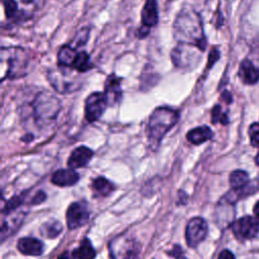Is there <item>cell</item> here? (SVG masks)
Segmentation results:
<instances>
[{
	"label": "cell",
	"mask_w": 259,
	"mask_h": 259,
	"mask_svg": "<svg viewBox=\"0 0 259 259\" xmlns=\"http://www.w3.org/2000/svg\"><path fill=\"white\" fill-rule=\"evenodd\" d=\"M61 108L60 99L46 89H38L23 100L17 113L23 124L41 131L55 125Z\"/></svg>",
	"instance_id": "1"
},
{
	"label": "cell",
	"mask_w": 259,
	"mask_h": 259,
	"mask_svg": "<svg viewBox=\"0 0 259 259\" xmlns=\"http://www.w3.org/2000/svg\"><path fill=\"white\" fill-rule=\"evenodd\" d=\"M173 35L177 44L192 46L201 52L206 48L201 17L189 7H184L177 14L173 24Z\"/></svg>",
	"instance_id": "2"
},
{
	"label": "cell",
	"mask_w": 259,
	"mask_h": 259,
	"mask_svg": "<svg viewBox=\"0 0 259 259\" xmlns=\"http://www.w3.org/2000/svg\"><path fill=\"white\" fill-rule=\"evenodd\" d=\"M180 117L179 110L170 106H158L149 116L146 126V134L149 147L157 151L164 137L178 122Z\"/></svg>",
	"instance_id": "3"
},
{
	"label": "cell",
	"mask_w": 259,
	"mask_h": 259,
	"mask_svg": "<svg viewBox=\"0 0 259 259\" xmlns=\"http://www.w3.org/2000/svg\"><path fill=\"white\" fill-rule=\"evenodd\" d=\"M1 82L6 79H17L24 77L27 72L28 56L20 47H2L0 51Z\"/></svg>",
	"instance_id": "4"
},
{
	"label": "cell",
	"mask_w": 259,
	"mask_h": 259,
	"mask_svg": "<svg viewBox=\"0 0 259 259\" xmlns=\"http://www.w3.org/2000/svg\"><path fill=\"white\" fill-rule=\"evenodd\" d=\"M47 79L54 90L60 94H69L79 90L82 87V82L78 76L71 74L68 69L60 68L50 69L47 74Z\"/></svg>",
	"instance_id": "5"
},
{
	"label": "cell",
	"mask_w": 259,
	"mask_h": 259,
	"mask_svg": "<svg viewBox=\"0 0 259 259\" xmlns=\"http://www.w3.org/2000/svg\"><path fill=\"white\" fill-rule=\"evenodd\" d=\"M196 51L199 50L195 47L177 44V46L172 50L170 55L173 65L178 69H184L189 71L192 70L197 66L199 62V57L196 56Z\"/></svg>",
	"instance_id": "6"
},
{
	"label": "cell",
	"mask_w": 259,
	"mask_h": 259,
	"mask_svg": "<svg viewBox=\"0 0 259 259\" xmlns=\"http://www.w3.org/2000/svg\"><path fill=\"white\" fill-rule=\"evenodd\" d=\"M108 106V100L104 92H92L85 99L84 115L85 119L92 123L100 119Z\"/></svg>",
	"instance_id": "7"
},
{
	"label": "cell",
	"mask_w": 259,
	"mask_h": 259,
	"mask_svg": "<svg viewBox=\"0 0 259 259\" xmlns=\"http://www.w3.org/2000/svg\"><path fill=\"white\" fill-rule=\"evenodd\" d=\"M141 26L137 35L139 38H145L150 33L151 27L155 26L159 20L157 0H146L141 12Z\"/></svg>",
	"instance_id": "8"
},
{
	"label": "cell",
	"mask_w": 259,
	"mask_h": 259,
	"mask_svg": "<svg viewBox=\"0 0 259 259\" xmlns=\"http://www.w3.org/2000/svg\"><path fill=\"white\" fill-rule=\"evenodd\" d=\"M207 235V224L202 218L191 219L185 230V239L187 245L191 248L198 246Z\"/></svg>",
	"instance_id": "9"
},
{
	"label": "cell",
	"mask_w": 259,
	"mask_h": 259,
	"mask_svg": "<svg viewBox=\"0 0 259 259\" xmlns=\"http://www.w3.org/2000/svg\"><path fill=\"white\" fill-rule=\"evenodd\" d=\"M233 233L241 240H250L259 233V221L253 217L245 215L232 225Z\"/></svg>",
	"instance_id": "10"
},
{
	"label": "cell",
	"mask_w": 259,
	"mask_h": 259,
	"mask_svg": "<svg viewBox=\"0 0 259 259\" xmlns=\"http://www.w3.org/2000/svg\"><path fill=\"white\" fill-rule=\"evenodd\" d=\"M90 212L85 203L73 202L67 209V225L70 230L77 229L87 223Z\"/></svg>",
	"instance_id": "11"
},
{
	"label": "cell",
	"mask_w": 259,
	"mask_h": 259,
	"mask_svg": "<svg viewBox=\"0 0 259 259\" xmlns=\"http://www.w3.org/2000/svg\"><path fill=\"white\" fill-rule=\"evenodd\" d=\"M104 93L108 100V105L112 106L118 103L122 97L121 78L116 76L114 73L110 74L105 81Z\"/></svg>",
	"instance_id": "12"
},
{
	"label": "cell",
	"mask_w": 259,
	"mask_h": 259,
	"mask_svg": "<svg viewBox=\"0 0 259 259\" xmlns=\"http://www.w3.org/2000/svg\"><path fill=\"white\" fill-rule=\"evenodd\" d=\"M111 259H132L134 255V244L121 237L116 238L109 246Z\"/></svg>",
	"instance_id": "13"
},
{
	"label": "cell",
	"mask_w": 259,
	"mask_h": 259,
	"mask_svg": "<svg viewBox=\"0 0 259 259\" xmlns=\"http://www.w3.org/2000/svg\"><path fill=\"white\" fill-rule=\"evenodd\" d=\"M93 157V151L86 147V146H80L74 149L69 156L68 159V166L70 169H77L85 167L90 160Z\"/></svg>",
	"instance_id": "14"
},
{
	"label": "cell",
	"mask_w": 259,
	"mask_h": 259,
	"mask_svg": "<svg viewBox=\"0 0 259 259\" xmlns=\"http://www.w3.org/2000/svg\"><path fill=\"white\" fill-rule=\"evenodd\" d=\"M18 250L24 255L39 256L44 252V244L35 238H21L17 244Z\"/></svg>",
	"instance_id": "15"
},
{
	"label": "cell",
	"mask_w": 259,
	"mask_h": 259,
	"mask_svg": "<svg viewBox=\"0 0 259 259\" xmlns=\"http://www.w3.org/2000/svg\"><path fill=\"white\" fill-rule=\"evenodd\" d=\"M238 74L242 82L245 84L253 85L259 81V68L255 67L249 60L242 61Z\"/></svg>",
	"instance_id": "16"
},
{
	"label": "cell",
	"mask_w": 259,
	"mask_h": 259,
	"mask_svg": "<svg viewBox=\"0 0 259 259\" xmlns=\"http://www.w3.org/2000/svg\"><path fill=\"white\" fill-rule=\"evenodd\" d=\"M79 181V174L74 169H60L52 176V182L55 185L64 187L72 186Z\"/></svg>",
	"instance_id": "17"
},
{
	"label": "cell",
	"mask_w": 259,
	"mask_h": 259,
	"mask_svg": "<svg viewBox=\"0 0 259 259\" xmlns=\"http://www.w3.org/2000/svg\"><path fill=\"white\" fill-rule=\"evenodd\" d=\"M77 49L72 47L70 44L64 45L60 48L57 55L58 67L65 69H72L73 64L77 58Z\"/></svg>",
	"instance_id": "18"
},
{
	"label": "cell",
	"mask_w": 259,
	"mask_h": 259,
	"mask_svg": "<svg viewBox=\"0 0 259 259\" xmlns=\"http://www.w3.org/2000/svg\"><path fill=\"white\" fill-rule=\"evenodd\" d=\"M213 134L209 126L207 125H200L194 128H191L186 134V139L192 145H201L206 141L212 138Z\"/></svg>",
	"instance_id": "19"
},
{
	"label": "cell",
	"mask_w": 259,
	"mask_h": 259,
	"mask_svg": "<svg viewBox=\"0 0 259 259\" xmlns=\"http://www.w3.org/2000/svg\"><path fill=\"white\" fill-rule=\"evenodd\" d=\"M73 259H94L96 252L88 239H84L80 246L72 253Z\"/></svg>",
	"instance_id": "20"
},
{
	"label": "cell",
	"mask_w": 259,
	"mask_h": 259,
	"mask_svg": "<svg viewBox=\"0 0 259 259\" xmlns=\"http://www.w3.org/2000/svg\"><path fill=\"white\" fill-rule=\"evenodd\" d=\"M92 67H93V65L91 64L90 55L86 51L78 52L77 58L73 64L72 69L77 71L78 73H85V72L91 70Z\"/></svg>",
	"instance_id": "21"
},
{
	"label": "cell",
	"mask_w": 259,
	"mask_h": 259,
	"mask_svg": "<svg viewBox=\"0 0 259 259\" xmlns=\"http://www.w3.org/2000/svg\"><path fill=\"white\" fill-rule=\"evenodd\" d=\"M229 181L233 189H241L249 184V175L244 170H235L230 174Z\"/></svg>",
	"instance_id": "22"
},
{
	"label": "cell",
	"mask_w": 259,
	"mask_h": 259,
	"mask_svg": "<svg viewBox=\"0 0 259 259\" xmlns=\"http://www.w3.org/2000/svg\"><path fill=\"white\" fill-rule=\"evenodd\" d=\"M93 191L97 195L105 196L108 195L112 190H113V185L109 180H107L104 177H97L92 181L91 185Z\"/></svg>",
	"instance_id": "23"
},
{
	"label": "cell",
	"mask_w": 259,
	"mask_h": 259,
	"mask_svg": "<svg viewBox=\"0 0 259 259\" xmlns=\"http://www.w3.org/2000/svg\"><path fill=\"white\" fill-rule=\"evenodd\" d=\"M89 34H90V28L89 27H82L81 29H79L77 31V33L75 34L72 42L70 44L72 47H74L75 49H79L83 46H85V44L88 41L89 38Z\"/></svg>",
	"instance_id": "24"
},
{
	"label": "cell",
	"mask_w": 259,
	"mask_h": 259,
	"mask_svg": "<svg viewBox=\"0 0 259 259\" xmlns=\"http://www.w3.org/2000/svg\"><path fill=\"white\" fill-rule=\"evenodd\" d=\"M4 12L7 19H16L18 16V5L15 0H2Z\"/></svg>",
	"instance_id": "25"
},
{
	"label": "cell",
	"mask_w": 259,
	"mask_h": 259,
	"mask_svg": "<svg viewBox=\"0 0 259 259\" xmlns=\"http://www.w3.org/2000/svg\"><path fill=\"white\" fill-rule=\"evenodd\" d=\"M211 122L213 124L221 122L222 124H225V125L229 123V118L227 113L222 111V107L219 104L214 105L211 109Z\"/></svg>",
	"instance_id": "26"
},
{
	"label": "cell",
	"mask_w": 259,
	"mask_h": 259,
	"mask_svg": "<svg viewBox=\"0 0 259 259\" xmlns=\"http://www.w3.org/2000/svg\"><path fill=\"white\" fill-rule=\"evenodd\" d=\"M45 228V234L47 237L54 238L59 235V233L62 231V226L59 222H53V223H48L47 227Z\"/></svg>",
	"instance_id": "27"
},
{
	"label": "cell",
	"mask_w": 259,
	"mask_h": 259,
	"mask_svg": "<svg viewBox=\"0 0 259 259\" xmlns=\"http://www.w3.org/2000/svg\"><path fill=\"white\" fill-rule=\"evenodd\" d=\"M251 144L254 147L259 148V122L252 123L248 130Z\"/></svg>",
	"instance_id": "28"
},
{
	"label": "cell",
	"mask_w": 259,
	"mask_h": 259,
	"mask_svg": "<svg viewBox=\"0 0 259 259\" xmlns=\"http://www.w3.org/2000/svg\"><path fill=\"white\" fill-rule=\"evenodd\" d=\"M220 58V52L217 49H212L209 56H208V64H207V69H209V67H211L217 60Z\"/></svg>",
	"instance_id": "29"
},
{
	"label": "cell",
	"mask_w": 259,
	"mask_h": 259,
	"mask_svg": "<svg viewBox=\"0 0 259 259\" xmlns=\"http://www.w3.org/2000/svg\"><path fill=\"white\" fill-rule=\"evenodd\" d=\"M169 254L172 255L173 257H175L176 259H185V257L183 256V252H182L181 247L177 246V245L174 246V249L171 252H169Z\"/></svg>",
	"instance_id": "30"
},
{
	"label": "cell",
	"mask_w": 259,
	"mask_h": 259,
	"mask_svg": "<svg viewBox=\"0 0 259 259\" xmlns=\"http://www.w3.org/2000/svg\"><path fill=\"white\" fill-rule=\"evenodd\" d=\"M218 259H235V256H234V254L230 250L226 249V250H223L220 253Z\"/></svg>",
	"instance_id": "31"
},
{
	"label": "cell",
	"mask_w": 259,
	"mask_h": 259,
	"mask_svg": "<svg viewBox=\"0 0 259 259\" xmlns=\"http://www.w3.org/2000/svg\"><path fill=\"white\" fill-rule=\"evenodd\" d=\"M46 194H45V192H42V191H39V192H37L35 195H34V197H33V203H39V202H41V201H44L45 199H46Z\"/></svg>",
	"instance_id": "32"
},
{
	"label": "cell",
	"mask_w": 259,
	"mask_h": 259,
	"mask_svg": "<svg viewBox=\"0 0 259 259\" xmlns=\"http://www.w3.org/2000/svg\"><path fill=\"white\" fill-rule=\"evenodd\" d=\"M222 98L227 102V103H232L233 101V97L231 95V93L227 90H225L223 93H222Z\"/></svg>",
	"instance_id": "33"
},
{
	"label": "cell",
	"mask_w": 259,
	"mask_h": 259,
	"mask_svg": "<svg viewBox=\"0 0 259 259\" xmlns=\"http://www.w3.org/2000/svg\"><path fill=\"white\" fill-rule=\"evenodd\" d=\"M21 140L24 141V142H26V143H29V142H31V141L33 140V135H32L31 133H28V134H26L23 138H21Z\"/></svg>",
	"instance_id": "34"
},
{
	"label": "cell",
	"mask_w": 259,
	"mask_h": 259,
	"mask_svg": "<svg viewBox=\"0 0 259 259\" xmlns=\"http://www.w3.org/2000/svg\"><path fill=\"white\" fill-rule=\"evenodd\" d=\"M58 259H73V256L69 252H64L58 257Z\"/></svg>",
	"instance_id": "35"
},
{
	"label": "cell",
	"mask_w": 259,
	"mask_h": 259,
	"mask_svg": "<svg viewBox=\"0 0 259 259\" xmlns=\"http://www.w3.org/2000/svg\"><path fill=\"white\" fill-rule=\"evenodd\" d=\"M253 211H254V214L256 215L257 219H259V200L256 202V204L254 205V208H253Z\"/></svg>",
	"instance_id": "36"
},
{
	"label": "cell",
	"mask_w": 259,
	"mask_h": 259,
	"mask_svg": "<svg viewBox=\"0 0 259 259\" xmlns=\"http://www.w3.org/2000/svg\"><path fill=\"white\" fill-rule=\"evenodd\" d=\"M23 3H25V4H31V3H33L35 0H21Z\"/></svg>",
	"instance_id": "37"
},
{
	"label": "cell",
	"mask_w": 259,
	"mask_h": 259,
	"mask_svg": "<svg viewBox=\"0 0 259 259\" xmlns=\"http://www.w3.org/2000/svg\"><path fill=\"white\" fill-rule=\"evenodd\" d=\"M255 160H256V163L259 165V153L257 154V156H256V159H255Z\"/></svg>",
	"instance_id": "38"
}]
</instances>
